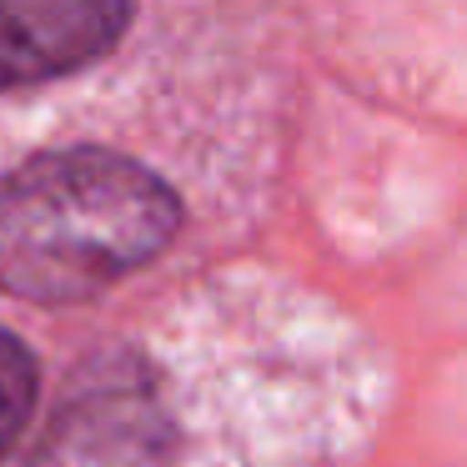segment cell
<instances>
[{"label":"cell","instance_id":"7a4b0ae2","mask_svg":"<svg viewBox=\"0 0 467 467\" xmlns=\"http://www.w3.org/2000/svg\"><path fill=\"white\" fill-rule=\"evenodd\" d=\"M131 26V0H0V91L96 66Z\"/></svg>","mask_w":467,"mask_h":467},{"label":"cell","instance_id":"6da1fadb","mask_svg":"<svg viewBox=\"0 0 467 467\" xmlns=\"http://www.w3.org/2000/svg\"><path fill=\"white\" fill-rule=\"evenodd\" d=\"M182 232V202L106 146H61L0 176V292L81 306L146 272Z\"/></svg>","mask_w":467,"mask_h":467},{"label":"cell","instance_id":"3957f363","mask_svg":"<svg viewBox=\"0 0 467 467\" xmlns=\"http://www.w3.org/2000/svg\"><path fill=\"white\" fill-rule=\"evenodd\" d=\"M41 412V362L16 332L0 327V462L16 452Z\"/></svg>","mask_w":467,"mask_h":467}]
</instances>
